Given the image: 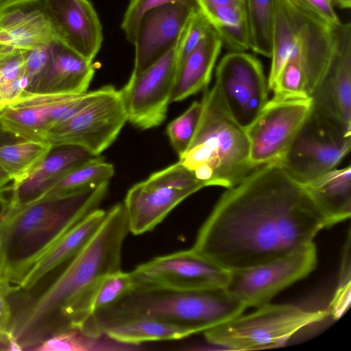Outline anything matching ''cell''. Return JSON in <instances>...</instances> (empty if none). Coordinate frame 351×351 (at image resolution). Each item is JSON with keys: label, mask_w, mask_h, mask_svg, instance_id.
Wrapping results in <instances>:
<instances>
[{"label": "cell", "mask_w": 351, "mask_h": 351, "mask_svg": "<svg viewBox=\"0 0 351 351\" xmlns=\"http://www.w3.org/2000/svg\"><path fill=\"white\" fill-rule=\"evenodd\" d=\"M18 140H20V139H18L17 138L13 136L12 135L10 134L7 132H5L3 131H0V146L5 145V144H8L10 143L16 141Z\"/></svg>", "instance_id": "cell-44"}, {"label": "cell", "mask_w": 351, "mask_h": 351, "mask_svg": "<svg viewBox=\"0 0 351 351\" xmlns=\"http://www.w3.org/2000/svg\"><path fill=\"white\" fill-rule=\"evenodd\" d=\"M323 228V219L302 184L274 162L255 168L227 189L192 248L232 271L300 250L314 243Z\"/></svg>", "instance_id": "cell-1"}, {"label": "cell", "mask_w": 351, "mask_h": 351, "mask_svg": "<svg viewBox=\"0 0 351 351\" xmlns=\"http://www.w3.org/2000/svg\"><path fill=\"white\" fill-rule=\"evenodd\" d=\"M246 308L225 287L134 290L114 306L95 314L93 325L103 334L112 324L148 317L191 326L201 332L239 316Z\"/></svg>", "instance_id": "cell-5"}, {"label": "cell", "mask_w": 351, "mask_h": 351, "mask_svg": "<svg viewBox=\"0 0 351 351\" xmlns=\"http://www.w3.org/2000/svg\"><path fill=\"white\" fill-rule=\"evenodd\" d=\"M175 3L198 7L195 0H130L121 23L127 40L134 45L138 24L146 12L160 5Z\"/></svg>", "instance_id": "cell-37"}, {"label": "cell", "mask_w": 351, "mask_h": 351, "mask_svg": "<svg viewBox=\"0 0 351 351\" xmlns=\"http://www.w3.org/2000/svg\"><path fill=\"white\" fill-rule=\"evenodd\" d=\"M270 90L271 100L285 101L310 98L305 89V79L302 66L295 59L289 60L282 67Z\"/></svg>", "instance_id": "cell-34"}, {"label": "cell", "mask_w": 351, "mask_h": 351, "mask_svg": "<svg viewBox=\"0 0 351 351\" xmlns=\"http://www.w3.org/2000/svg\"><path fill=\"white\" fill-rule=\"evenodd\" d=\"M197 333L191 326L148 317L125 320L103 330V334L117 342L136 346L148 341L180 339Z\"/></svg>", "instance_id": "cell-26"}, {"label": "cell", "mask_w": 351, "mask_h": 351, "mask_svg": "<svg viewBox=\"0 0 351 351\" xmlns=\"http://www.w3.org/2000/svg\"><path fill=\"white\" fill-rule=\"evenodd\" d=\"M311 108V97L285 101L268 100L246 130L252 165L256 168L279 162Z\"/></svg>", "instance_id": "cell-15"}, {"label": "cell", "mask_w": 351, "mask_h": 351, "mask_svg": "<svg viewBox=\"0 0 351 351\" xmlns=\"http://www.w3.org/2000/svg\"><path fill=\"white\" fill-rule=\"evenodd\" d=\"M335 5L341 9H349L351 7V0H332Z\"/></svg>", "instance_id": "cell-46"}, {"label": "cell", "mask_w": 351, "mask_h": 351, "mask_svg": "<svg viewBox=\"0 0 351 351\" xmlns=\"http://www.w3.org/2000/svg\"><path fill=\"white\" fill-rule=\"evenodd\" d=\"M45 141L18 140L0 146V167L12 180V189L24 182L52 150Z\"/></svg>", "instance_id": "cell-28"}, {"label": "cell", "mask_w": 351, "mask_h": 351, "mask_svg": "<svg viewBox=\"0 0 351 351\" xmlns=\"http://www.w3.org/2000/svg\"><path fill=\"white\" fill-rule=\"evenodd\" d=\"M201 102L198 125L178 161L204 187L232 188L255 169L247 131L228 113L215 84L204 90Z\"/></svg>", "instance_id": "cell-4"}, {"label": "cell", "mask_w": 351, "mask_h": 351, "mask_svg": "<svg viewBox=\"0 0 351 351\" xmlns=\"http://www.w3.org/2000/svg\"><path fill=\"white\" fill-rule=\"evenodd\" d=\"M58 41L42 0L0 1V50L29 49Z\"/></svg>", "instance_id": "cell-19"}, {"label": "cell", "mask_w": 351, "mask_h": 351, "mask_svg": "<svg viewBox=\"0 0 351 351\" xmlns=\"http://www.w3.org/2000/svg\"><path fill=\"white\" fill-rule=\"evenodd\" d=\"M94 73L92 61L56 41L47 64L27 91L45 94L83 93L88 91Z\"/></svg>", "instance_id": "cell-22"}, {"label": "cell", "mask_w": 351, "mask_h": 351, "mask_svg": "<svg viewBox=\"0 0 351 351\" xmlns=\"http://www.w3.org/2000/svg\"><path fill=\"white\" fill-rule=\"evenodd\" d=\"M128 121L121 93L114 87L53 128L45 141L52 147L73 145L94 156L110 147Z\"/></svg>", "instance_id": "cell-11"}, {"label": "cell", "mask_w": 351, "mask_h": 351, "mask_svg": "<svg viewBox=\"0 0 351 351\" xmlns=\"http://www.w3.org/2000/svg\"><path fill=\"white\" fill-rule=\"evenodd\" d=\"M130 273L134 290L186 291L225 287L230 271L191 248L156 257Z\"/></svg>", "instance_id": "cell-13"}, {"label": "cell", "mask_w": 351, "mask_h": 351, "mask_svg": "<svg viewBox=\"0 0 351 351\" xmlns=\"http://www.w3.org/2000/svg\"><path fill=\"white\" fill-rule=\"evenodd\" d=\"M205 16L197 8L189 19L177 47V73L189 55L211 29Z\"/></svg>", "instance_id": "cell-36"}, {"label": "cell", "mask_w": 351, "mask_h": 351, "mask_svg": "<svg viewBox=\"0 0 351 351\" xmlns=\"http://www.w3.org/2000/svg\"><path fill=\"white\" fill-rule=\"evenodd\" d=\"M204 184L179 161L132 186L124 202L129 230L135 235L152 230L180 202Z\"/></svg>", "instance_id": "cell-9"}, {"label": "cell", "mask_w": 351, "mask_h": 351, "mask_svg": "<svg viewBox=\"0 0 351 351\" xmlns=\"http://www.w3.org/2000/svg\"><path fill=\"white\" fill-rule=\"evenodd\" d=\"M71 95L24 90L0 111L1 130L18 139L45 141L51 114Z\"/></svg>", "instance_id": "cell-21"}, {"label": "cell", "mask_w": 351, "mask_h": 351, "mask_svg": "<svg viewBox=\"0 0 351 351\" xmlns=\"http://www.w3.org/2000/svg\"><path fill=\"white\" fill-rule=\"evenodd\" d=\"M317 264V249L313 243L279 258L230 271L225 288L247 308H258L306 277Z\"/></svg>", "instance_id": "cell-10"}, {"label": "cell", "mask_w": 351, "mask_h": 351, "mask_svg": "<svg viewBox=\"0 0 351 351\" xmlns=\"http://www.w3.org/2000/svg\"><path fill=\"white\" fill-rule=\"evenodd\" d=\"M93 156L78 146L66 145L52 149L24 182L12 189L11 203L21 205L32 202L65 173Z\"/></svg>", "instance_id": "cell-24"}, {"label": "cell", "mask_w": 351, "mask_h": 351, "mask_svg": "<svg viewBox=\"0 0 351 351\" xmlns=\"http://www.w3.org/2000/svg\"><path fill=\"white\" fill-rule=\"evenodd\" d=\"M1 1V0H0Z\"/></svg>", "instance_id": "cell-49"}, {"label": "cell", "mask_w": 351, "mask_h": 351, "mask_svg": "<svg viewBox=\"0 0 351 351\" xmlns=\"http://www.w3.org/2000/svg\"><path fill=\"white\" fill-rule=\"evenodd\" d=\"M223 42L213 27L179 69L171 102L180 101L208 87Z\"/></svg>", "instance_id": "cell-25"}, {"label": "cell", "mask_w": 351, "mask_h": 351, "mask_svg": "<svg viewBox=\"0 0 351 351\" xmlns=\"http://www.w3.org/2000/svg\"><path fill=\"white\" fill-rule=\"evenodd\" d=\"M25 89L23 50H0V94L6 105Z\"/></svg>", "instance_id": "cell-33"}, {"label": "cell", "mask_w": 351, "mask_h": 351, "mask_svg": "<svg viewBox=\"0 0 351 351\" xmlns=\"http://www.w3.org/2000/svg\"><path fill=\"white\" fill-rule=\"evenodd\" d=\"M350 146L351 133L311 108L276 163L293 180L304 184L336 168Z\"/></svg>", "instance_id": "cell-8"}, {"label": "cell", "mask_w": 351, "mask_h": 351, "mask_svg": "<svg viewBox=\"0 0 351 351\" xmlns=\"http://www.w3.org/2000/svg\"><path fill=\"white\" fill-rule=\"evenodd\" d=\"M337 27L324 23L293 0H276L268 89L285 64L295 59L302 66L306 92L311 97L333 58Z\"/></svg>", "instance_id": "cell-6"}, {"label": "cell", "mask_w": 351, "mask_h": 351, "mask_svg": "<svg viewBox=\"0 0 351 351\" xmlns=\"http://www.w3.org/2000/svg\"><path fill=\"white\" fill-rule=\"evenodd\" d=\"M53 43L47 46L23 50L25 90L29 88L47 64L51 55Z\"/></svg>", "instance_id": "cell-38"}, {"label": "cell", "mask_w": 351, "mask_h": 351, "mask_svg": "<svg viewBox=\"0 0 351 351\" xmlns=\"http://www.w3.org/2000/svg\"><path fill=\"white\" fill-rule=\"evenodd\" d=\"M200 11L230 51H245L250 49L245 2Z\"/></svg>", "instance_id": "cell-29"}, {"label": "cell", "mask_w": 351, "mask_h": 351, "mask_svg": "<svg viewBox=\"0 0 351 351\" xmlns=\"http://www.w3.org/2000/svg\"><path fill=\"white\" fill-rule=\"evenodd\" d=\"M10 208V199H6L3 195L0 196V229L2 228L8 215Z\"/></svg>", "instance_id": "cell-42"}, {"label": "cell", "mask_w": 351, "mask_h": 351, "mask_svg": "<svg viewBox=\"0 0 351 351\" xmlns=\"http://www.w3.org/2000/svg\"><path fill=\"white\" fill-rule=\"evenodd\" d=\"M328 310L291 304H271L243 313L204 332L206 341L229 350H250L284 345L302 328L325 319Z\"/></svg>", "instance_id": "cell-7"}, {"label": "cell", "mask_w": 351, "mask_h": 351, "mask_svg": "<svg viewBox=\"0 0 351 351\" xmlns=\"http://www.w3.org/2000/svg\"><path fill=\"white\" fill-rule=\"evenodd\" d=\"M324 222L330 228L350 217L351 166L334 169L302 184Z\"/></svg>", "instance_id": "cell-23"}, {"label": "cell", "mask_w": 351, "mask_h": 351, "mask_svg": "<svg viewBox=\"0 0 351 351\" xmlns=\"http://www.w3.org/2000/svg\"><path fill=\"white\" fill-rule=\"evenodd\" d=\"M139 349V346L117 342L104 334L100 337H93L85 334L79 329L71 328L47 337L32 350L107 351Z\"/></svg>", "instance_id": "cell-31"}, {"label": "cell", "mask_w": 351, "mask_h": 351, "mask_svg": "<svg viewBox=\"0 0 351 351\" xmlns=\"http://www.w3.org/2000/svg\"><path fill=\"white\" fill-rule=\"evenodd\" d=\"M6 106V104L0 94V111Z\"/></svg>", "instance_id": "cell-47"}, {"label": "cell", "mask_w": 351, "mask_h": 351, "mask_svg": "<svg viewBox=\"0 0 351 351\" xmlns=\"http://www.w3.org/2000/svg\"><path fill=\"white\" fill-rule=\"evenodd\" d=\"M202 105L195 101L181 115L171 121L167 127V134L170 143L180 156L187 149L198 125Z\"/></svg>", "instance_id": "cell-35"}, {"label": "cell", "mask_w": 351, "mask_h": 351, "mask_svg": "<svg viewBox=\"0 0 351 351\" xmlns=\"http://www.w3.org/2000/svg\"><path fill=\"white\" fill-rule=\"evenodd\" d=\"M0 131H3V130H1V125H0Z\"/></svg>", "instance_id": "cell-48"}, {"label": "cell", "mask_w": 351, "mask_h": 351, "mask_svg": "<svg viewBox=\"0 0 351 351\" xmlns=\"http://www.w3.org/2000/svg\"><path fill=\"white\" fill-rule=\"evenodd\" d=\"M10 342L8 332L7 334H0V351H10Z\"/></svg>", "instance_id": "cell-45"}, {"label": "cell", "mask_w": 351, "mask_h": 351, "mask_svg": "<svg viewBox=\"0 0 351 351\" xmlns=\"http://www.w3.org/2000/svg\"><path fill=\"white\" fill-rule=\"evenodd\" d=\"M106 211L93 210L65 231L31 265L14 292L30 291L49 274H57L84 247L104 221Z\"/></svg>", "instance_id": "cell-20"}, {"label": "cell", "mask_w": 351, "mask_h": 351, "mask_svg": "<svg viewBox=\"0 0 351 351\" xmlns=\"http://www.w3.org/2000/svg\"><path fill=\"white\" fill-rule=\"evenodd\" d=\"M114 173L112 164L99 156H93L65 173L32 202L72 195L90 186L109 181Z\"/></svg>", "instance_id": "cell-27"}, {"label": "cell", "mask_w": 351, "mask_h": 351, "mask_svg": "<svg viewBox=\"0 0 351 351\" xmlns=\"http://www.w3.org/2000/svg\"><path fill=\"white\" fill-rule=\"evenodd\" d=\"M134 290V285L130 272L120 269L101 276L88 297L80 330L90 335L89 330L95 315L114 306Z\"/></svg>", "instance_id": "cell-30"}, {"label": "cell", "mask_w": 351, "mask_h": 351, "mask_svg": "<svg viewBox=\"0 0 351 351\" xmlns=\"http://www.w3.org/2000/svg\"><path fill=\"white\" fill-rule=\"evenodd\" d=\"M312 108L351 133V24L337 28L331 63L311 96Z\"/></svg>", "instance_id": "cell-16"}, {"label": "cell", "mask_w": 351, "mask_h": 351, "mask_svg": "<svg viewBox=\"0 0 351 351\" xmlns=\"http://www.w3.org/2000/svg\"><path fill=\"white\" fill-rule=\"evenodd\" d=\"M304 10L333 27L341 25L332 0H293Z\"/></svg>", "instance_id": "cell-39"}, {"label": "cell", "mask_w": 351, "mask_h": 351, "mask_svg": "<svg viewBox=\"0 0 351 351\" xmlns=\"http://www.w3.org/2000/svg\"><path fill=\"white\" fill-rule=\"evenodd\" d=\"M195 1L198 8L202 11L214 7L245 2V0H195Z\"/></svg>", "instance_id": "cell-41"}, {"label": "cell", "mask_w": 351, "mask_h": 351, "mask_svg": "<svg viewBox=\"0 0 351 351\" xmlns=\"http://www.w3.org/2000/svg\"><path fill=\"white\" fill-rule=\"evenodd\" d=\"M58 40L93 61L103 40L102 26L88 0H42Z\"/></svg>", "instance_id": "cell-18"}, {"label": "cell", "mask_w": 351, "mask_h": 351, "mask_svg": "<svg viewBox=\"0 0 351 351\" xmlns=\"http://www.w3.org/2000/svg\"><path fill=\"white\" fill-rule=\"evenodd\" d=\"M130 232L125 209L117 203L81 251L49 284L13 313L10 336L32 350L47 337L79 329L94 285L104 275L121 269L123 241Z\"/></svg>", "instance_id": "cell-2"}, {"label": "cell", "mask_w": 351, "mask_h": 351, "mask_svg": "<svg viewBox=\"0 0 351 351\" xmlns=\"http://www.w3.org/2000/svg\"><path fill=\"white\" fill-rule=\"evenodd\" d=\"M245 3L250 49L271 58L276 0H245Z\"/></svg>", "instance_id": "cell-32"}, {"label": "cell", "mask_w": 351, "mask_h": 351, "mask_svg": "<svg viewBox=\"0 0 351 351\" xmlns=\"http://www.w3.org/2000/svg\"><path fill=\"white\" fill-rule=\"evenodd\" d=\"M14 293L11 280L3 267L0 265V334L9 331L13 316L10 297Z\"/></svg>", "instance_id": "cell-40"}, {"label": "cell", "mask_w": 351, "mask_h": 351, "mask_svg": "<svg viewBox=\"0 0 351 351\" xmlns=\"http://www.w3.org/2000/svg\"><path fill=\"white\" fill-rule=\"evenodd\" d=\"M109 181L90 186L65 197L11 203L0 229V265L7 271L13 287L33 262L65 231L99 206Z\"/></svg>", "instance_id": "cell-3"}, {"label": "cell", "mask_w": 351, "mask_h": 351, "mask_svg": "<svg viewBox=\"0 0 351 351\" xmlns=\"http://www.w3.org/2000/svg\"><path fill=\"white\" fill-rule=\"evenodd\" d=\"M228 113L247 130L268 101V86L261 62L245 51H230L218 64L215 82Z\"/></svg>", "instance_id": "cell-12"}, {"label": "cell", "mask_w": 351, "mask_h": 351, "mask_svg": "<svg viewBox=\"0 0 351 351\" xmlns=\"http://www.w3.org/2000/svg\"><path fill=\"white\" fill-rule=\"evenodd\" d=\"M178 44L120 90L128 121L142 130L165 120L177 75Z\"/></svg>", "instance_id": "cell-14"}, {"label": "cell", "mask_w": 351, "mask_h": 351, "mask_svg": "<svg viewBox=\"0 0 351 351\" xmlns=\"http://www.w3.org/2000/svg\"><path fill=\"white\" fill-rule=\"evenodd\" d=\"M12 182L9 175L0 167V196L7 190L8 183Z\"/></svg>", "instance_id": "cell-43"}, {"label": "cell", "mask_w": 351, "mask_h": 351, "mask_svg": "<svg viewBox=\"0 0 351 351\" xmlns=\"http://www.w3.org/2000/svg\"><path fill=\"white\" fill-rule=\"evenodd\" d=\"M198 7L167 3L146 12L141 19L134 41L135 58L131 75H138L178 43L193 12Z\"/></svg>", "instance_id": "cell-17"}]
</instances>
